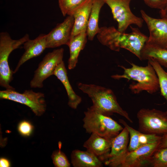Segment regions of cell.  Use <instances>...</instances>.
<instances>
[{"instance_id":"23","label":"cell","mask_w":167,"mask_h":167,"mask_svg":"<svg viewBox=\"0 0 167 167\" xmlns=\"http://www.w3.org/2000/svg\"><path fill=\"white\" fill-rule=\"evenodd\" d=\"M148 62L152 66L157 75L161 94L167 101V72L155 60L150 58ZM167 113V110L166 111Z\"/></svg>"},{"instance_id":"7","label":"cell","mask_w":167,"mask_h":167,"mask_svg":"<svg viewBox=\"0 0 167 167\" xmlns=\"http://www.w3.org/2000/svg\"><path fill=\"white\" fill-rule=\"evenodd\" d=\"M0 98L25 105L38 116L43 115L46 109L44 94L41 92H35L32 90H25L23 93H20L15 90L6 89L0 91Z\"/></svg>"},{"instance_id":"1","label":"cell","mask_w":167,"mask_h":167,"mask_svg":"<svg viewBox=\"0 0 167 167\" xmlns=\"http://www.w3.org/2000/svg\"><path fill=\"white\" fill-rule=\"evenodd\" d=\"M78 87L91 99L92 105L90 107L92 109L108 116L117 113L133 123L128 113L119 104L115 95L111 89L94 84L82 83L78 84Z\"/></svg>"},{"instance_id":"24","label":"cell","mask_w":167,"mask_h":167,"mask_svg":"<svg viewBox=\"0 0 167 167\" xmlns=\"http://www.w3.org/2000/svg\"><path fill=\"white\" fill-rule=\"evenodd\" d=\"M150 165L153 167H167V147L156 150L151 157Z\"/></svg>"},{"instance_id":"3","label":"cell","mask_w":167,"mask_h":167,"mask_svg":"<svg viewBox=\"0 0 167 167\" xmlns=\"http://www.w3.org/2000/svg\"><path fill=\"white\" fill-rule=\"evenodd\" d=\"M131 68H126L123 66H118L124 70L122 75L116 74L111 76L115 79H125L128 81L136 82L129 85V88L134 94H139L145 91L150 94L157 92L160 89L158 78L152 66L148 62L147 66H142L133 63H130Z\"/></svg>"},{"instance_id":"2","label":"cell","mask_w":167,"mask_h":167,"mask_svg":"<svg viewBox=\"0 0 167 167\" xmlns=\"http://www.w3.org/2000/svg\"><path fill=\"white\" fill-rule=\"evenodd\" d=\"M131 32L126 33L113 26L108 27L104 32L102 40L104 45L110 49L119 51L125 49L136 56L140 60L141 51L148 39L137 28L130 26Z\"/></svg>"},{"instance_id":"19","label":"cell","mask_w":167,"mask_h":167,"mask_svg":"<svg viewBox=\"0 0 167 167\" xmlns=\"http://www.w3.org/2000/svg\"><path fill=\"white\" fill-rule=\"evenodd\" d=\"M71 163L74 167H101L103 162L90 152L86 150H73L71 154Z\"/></svg>"},{"instance_id":"29","label":"cell","mask_w":167,"mask_h":167,"mask_svg":"<svg viewBox=\"0 0 167 167\" xmlns=\"http://www.w3.org/2000/svg\"><path fill=\"white\" fill-rule=\"evenodd\" d=\"M167 147V134L163 135L158 148Z\"/></svg>"},{"instance_id":"30","label":"cell","mask_w":167,"mask_h":167,"mask_svg":"<svg viewBox=\"0 0 167 167\" xmlns=\"http://www.w3.org/2000/svg\"><path fill=\"white\" fill-rule=\"evenodd\" d=\"M11 165L9 161L4 158H1L0 159V167H9Z\"/></svg>"},{"instance_id":"13","label":"cell","mask_w":167,"mask_h":167,"mask_svg":"<svg viewBox=\"0 0 167 167\" xmlns=\"http://www.w3.org/2000/svg\"><path fill=\"white\" fill-rule=\"evenodd\" d=\"M160 142L145 145L128 152L119 167H141L150 165L151 157L158 148Z\"/></svg>"},{"instance_id":"32","label":"cell","mask_w":167,"mask_h":167,"mask_svg":"<svg viewBox=\"0 0 167 167\" xmlns=\"http://www.w3.org/2000/svg\"><path fill=\"white\" fill-rule=\"evenodd\" d=\"M166 49H167V48H166Z\"/></svg>"},{"instance_id":"21","label":"cell","mask_w":167,"mask_h":167,"mask_svg":"<svg viewBox=\"0 0 167 167\" xmlns=\"http://www.w3.org/2000/svg\"><path fill=\"white\" fill-rule=\"evenodd\" d=\"M140 58L141 60L152 58L167 68V49L146 43L141 51Z\"/></svg>"},{"instance_id":"5","label":"cell","mask_w":167,"mask_h":167,"mask_svg":"<svg viewBox=\"0 0 167 167\" xmlns=\"http://www.w3.org/2000/svg\"><path fill=\"white\" fill-rule=\"evenodd\" d=\"M29 39V35L26 34L18 40L12 39L7 32L0 33V85L7 89L15 90L10 85L13 79V71L10 68L8 59L11 52L20 48L21 45Z\"/></svg>"},{"instance_id":"10","label":"cell","mask_w":167,"mask_h":167,"mask_svg":"<svg viewBox=\"0 0 167 167\" xmlns=\"http://www.w3.org/2000/svg\"><path fill=\"white\" fill-rule=\"evenodd\" d=\"M140 13L149 32V36L146 43L167 48V18H152L142 10H140Z\"/></svg>"},{"instance_id":"12","label":"cell","mask_w":167,"mask_h":167,"mask_svg":"<svg viewBox=\"0 0 167 167\" xmlns=\"http://www.w3.org/2000/svg\"><path fill=\"white\" fill-rule=\"evenodd\" d=\"M130 135L127 128L123 130L112 141L111 149L105 165L111 167H119L125 155L129 152L128 143Z\"/></svg>"},{"instance_id":"27","label":"cell","mask_w":167,"mask_h":167,"mask_svg":"<svg viewBox=\"0 0 167 167\" xmlns=\"http://www.w3.org/2000/svg\"><path fill=\"white\" fill-rule=\"evenodd\" d=\"M33 129V126L29 122L24 120L20 122L18 126V129L22 135L28 136L32 133Z\"/></svg>"},{"instance_id":"26","label":"cell","mask_w":167,"mask_h":167,"mask_svg":"<svg viewBox=\"0 0 167 167\" xmlns=\"http://www.w3.org/2000/svg\"><path fill=\"white\" fill-rule=\"evenodd\" d=\"M85 0H58V4L63 16L70 15L74 10Z\"/></svg>"},{"instance_id":"22","label":"cell","mask_w":167,"mask_h":167,"mask_svg":"<svg viewBox=\"0 0 167 167\" xmlns=\"http://www.w3.org/2000/svg\"><path fill=\"white\" fill-rule=\"evenodd\" d=\"M105 2L104 0H93L87 29L88 39L92 41L100 29L98 22L101 10Z\"/></svg>"},{"instance_id":"18","label":"cell","mask_w":167,"mask_h":167,"mask_svg":"<svg viewBox=\"0 0 167 167\" xmlns=\"http://www.w3.org/2000/svg\"><path fill=\"white\" fill-rule=\"evenodd\" d=\"M63 61L55 68L53 74L64 86L68 97V105L74 109H77L82 101V98L75 92L69 82L67 71Z\"/></svg>"},{"instance_id":"9","label":"cell","mask_w":167,"mask_h":167,"mask_svg":"<svg viewBox=\"0 0 167 167\" xmlns=\"http://www.w3.org/2000/svg\"><path fill=\"white\" fill-rule=\"evenodd\" d=\"M64 52L63 48H62L55 49L45 55L34 72L33 77L30 82L31 88L43 87V81L53 75L56 67L63 61Z\"/></svg>"},{"instance_id":"16","label":"cell","mask_w":167,"mask_h":167,"mask_svg":"<svg viewBox=\"0 0 167 167\" xmlns=\"http://www.w3.org/2000/svg\"><path fill=\"white\" fill-rule=\"evenodd\" d=\"M93 0H85L72 12L70 15L74 18L71 38L87 31Z\"/></svg>"},{"instance_id":"11","label":"cell","mask_w":167,"mask_h":167,"mask_svg":"<svg viewBox=\"0 0 167 167\" xmlns=\"http://www.w3.org/2000/svg\"><path fill=\"white\" fill-rule=\"evenodd\" d=\"M74 18L68 15L62 23L57 24L46 34L47 48H55L62 45H68L71 37Z\"/></svg>"},{"instance_id":"17","label":"cell","mask_w":167,"mask_h":167,"mask_svg":"<svg viewBox=\"0 0 167 167\" xmlns=\"http://www.w3.org/2000/svg\"><path fill=\"white\" fill-rule=\"evenodd\" d=\"M119 122L127 128L129 132V152L134 151L145 145L159 142L161 139V136L145 134L137 131L128 125L122 119H119Z\"/></svg>"},{"instance_id":"20","label":"cell","mask_w":167,"mask_h":167,"mask_svg":"<svg viewBox=\"0 0 167 167\" xmlns=\"http://www.w3.org/2000/svg\"><path fill=\"white\" fill-rule=\"evenodd\" d=\"M87 37V31H85L71 38L67 45L70 50L68 62L69 70L73 69L76 66L79 53L84 49L86 43Z\"/></svg>"},{"instance_id":"4","label":"cell","mask_w":167,"mask_h":167,"mask_svg":"<svg viewBox=\"0 0 167 167\" xmlns=\"http://www.w3.org/2000/svg\"><path fill=\"white\" fill-rule=\"evenodd\" d=\"M84 114L83 127L87 133H94L112 139L123 128L110 116L100 113L90 107L84 112Z\"/></svg>"},{"instance_id":"31","label":"cell","mask_w":167,"mask_h":167,"mask_svg":"<svg viewBox=\"0 0 167 167\" xmlns=\"http://www.w3.org/2000/svg\"><path fill=\"white\" fill-rule=\"evenodd\" d=\"M159 13L161 18H167V4L164 10L160 11Z\"/></svg>"},{"instance_id":"15","label":"cell","mask_w":167,"mask_h":167,"mask_svg":"<svg viewBox=\"0 0 167 167\" xmlns=\"http://www.w3.org/2000/svg\"><path fill=\"white\" fill-rule=\"evenodd\" d=\"M46 34H41L33 40H28L23 44L25 51L20 58L13 71L15 73L24 62L32 58L40 55L46 48Z\"/></svg>"},{"instance_id":"14","label":"cell","mask_w":167,"mask_h":167,"mask_svg":"<svg viewBox=\"0 0 167 167\" xmlns=\"http://www.w3.org/2000/svg\"><path fill=\"white\" fill-rule=\"evenodd\" d=\"M91 134L83 146L104 163L110 152L112 139H106L94 133Z\"/></svg>"},{"instance_id":"25","label":"cell","mask_w":167,"mask_h":167,"mask_svg":"<svg viewBox=\"0 0 167 167\" xmlns=\"http://www.w3.org/2000/svg\"><path fill=\"white\" fill-rule=\"evenodd\" d=\"M61 143H58L59 149L54 151L51 156L53 164L56 167H70V163L66 155L61 150Z\"/></svg>"},{"instance_id":"28","label":"cell","mask_w":167,"mask_h":167,"mask_svg":"<svg viewBox=\"0 0 167 167\" xmlns=\"http://www.w3.org/2000/svg\"><path fill=\"white\" fill-rule=\"evenodd\" d=\"M150 8L159 9L160 11L164 10L167 4V0H142Z\"/></svg>"},{"instance_id":"8","label":"cell","mask_w":167,"mask_h":167,"mask_svg":"<svg viewBox=\"0 0 167 167\" xmlns=\"http://www.w3.org/2000/svg\"><path fill=\"white\" fill-rule=\"evenodd\" d=\"M132 0H104L110 8L113 19L118 23V30L125 32L129 26L135 24L139 28L143 25L142 18L135 15L131 11L130 4Z\"/></svg>"},{"instance_id":"6","label":"cell","mask_w":167,"mask_h":167,"mask_svg":"<svg viewBox=\"0 0 167 167\" xmlns=\"http://www.w3.org/2000/svg\"><path fill=\"white\" fill-rule=\"evenodd\" d=\"M139 130L147 134L162 136L167 134V113L156 109L142 108L138 112Z\"/></svg>"},{"instance_id":"33","label":"cell","mask_w":167,"mask_h":167,"mask_svg":"<svg viewBox=\"0 0 167 167\" xmlns=\"http://www.w3.org/2000/svg\"></svg>"}]
</instances>
